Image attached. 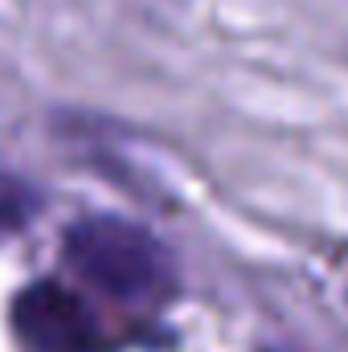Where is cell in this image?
Instances as JSON below:
<instances>
[{
  "instance_id": "obj_1",
  "label": "cell",
  "mask_w": 348,
  "mask_h": 352,
  "mask_svg": "<svg viewBox=\"0 0 348 352\" xmlns=\"http://www.w3.org/2000/svg\"><path fill=\"white\" fill-rule=\"evenodd\" d=\"M66 258L90 287L123 303L160 299L168 287V263L160 246L140 226H127V221L98 217V221L74 226L66 238Z\"/></svg>"
},
{
  "instance_id": "obj_2",
  "label": "cell",
  "mask_w": 348,
  "mask_h": 352,
  "mask_svg": "<svg viewBox=\"0 0 348 352\" xmlns=\"http://www.w3.org/2000/svg\"><path fill=\"white\" fill-rule=\"evenodd\" d=\"M17 328L33 352H94L102 340L83 299H74L58 283H41L29 295H21Z\"/></svg>"
}]
</instances>
